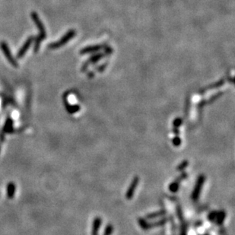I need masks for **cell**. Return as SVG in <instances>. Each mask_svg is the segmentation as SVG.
<instances>
[{
	"mask_svg": "<svg viewBox=\"0 0 235 235\" xmlns=\"http://www.w3.org/2000/svg\"><path fill=\"white\" fill-rule=\"evenodd\" d=\"M188 164H189L188 161L187 160L183 161V162H181V163L178 165V167L177 168V170L178 171H181V170H184L186 168H187V166H188Z\"/></svg>",
	"mask_w": 235,
	"mask_h": 235,
	"instance_id": "13",
	"label": "cell"
},
{
	"mask_svg": "<svg viewBox=\"0 0 235 235\" xmlns=\"http://www.w3.org/2000/svg\"><path fill=\"white\" fill-rule=\"evenodd\" d=\"M34 41V37H30L26 40V41L25 42L22 46L21 47V49L19 50L18 53L17 54V58L18 59H21V58L25 56V54L26 53V52L27 51L31 45L32 44V43Z\"/></svg>",
	"mask_w": 235,
	"mask_h": 235,
	"instance_id": "5",
	"label": "cell"
},
{
	"mask_svg": "<svg viewBox=\"0 0 235 235\" xmlns=\"http://www.w3.org/2000/svg\"><path fill=\"white\" fill-rule=\"evenodd\" d=\"M113 226L111 224H108L107 225V227H105V230H104V235H111L112 233H113Z\"/></svg>",
	"mask_w": 235,
	"mask_h": 235,
	"instance_id": "14",
	"label": "cell"
},
{
	"mask_svg": "<svg viewBox=\"0 0 235 235\" xmlns=\"http://www.w3.org/2000/svg\"><path fill=\"white\" fill-rule=\"evenodd\" d=\"M165 215V211H159V212H154V213H151V214L147 215L146 219H152V218H158L161 216H163Z\"/></svg>",
	"mask_w": 235,
	"mask_h": 235,
	"instance_id": "11",
	"label": "cell"
},
{
	"mask_svg": "<svg viewBox=\"0 0 235 235\" xmlns=\"http://www.w3.org/2000/svg\"><path fill=\"white\" fill-rule=\"evenodd\" d=\"M224 218H225V213L224 212H220L218 213H217V216H216V222L218 224H221L222 222H224Z\"/></svg>",
	"mask_w": 235,
	"mask_h": 235,
	"instance_id": "12",
	"label": "cell"
},
{
	"mask_svg": "<svg viewBox=\"0 0 235 235\" xmlns=\"http://www.w3.org/2000/svg\"><path fill=\"white\" fill-rule=\"evenodd\" d=\"M74 35V32L73 31H69V33L66 34L65 36H64L63 37H62L61 40H60L59 41H57V42L56 43H51V44L50 45V48L51 49H56V48H59L60 46H61L62 45L65 44L66 42H67L69 39H71L72 37H73Z\"/></svg>",
	"mask_w": 235,
	"mask_h": 235,
	"instance_id": "6",
	"label": "cell"
},
{
	"mask_svg": "<svg viewBox=\"0 0 235 235\" xmlns=\"http://www.w3.org/2000/svg\"><path fill=\"white\" fill-rule=\"evenodd\" d=\"M139 177L138 176H135V177L133 178L132 180L131 183L129 184V188H128L126 193V197L127 199H133V196L135 194V191L137 187L139 185Z\"/></svg>",
	"mask_w": 235,
	"mask_h": 235,
	"instance_id": "4",
	"label": "cell"
},
{
	"mask_svg": "<svg viewBox=\"0 0 235 235\" xmlns=\"http://www.w3.org/2000/svg\"><path fill=\"white\" fill-rule=\"evenodd\" d=\"M173 145H175V146H179L181 144V140H180V139L179 137L177 136L175 137V139H173Z\"/></svg>",
	"mask_w": 235,
	"mask_h": 235,
	"instance_id": "15",
	"label": "cell"
},
{
	"mask_svg": "<svg viewBox=\"0 0 235 235\" xmlns=\"http://www.w3.org/2000/svg\"><path fill=\"white\" fill-rule=\"evenodd\" d=\"M217 213L218 212H212L209 215H208V219L210 220V221H214L215 219L216 218V216H217Z\"/></svg>",
	"mask_w": 235,
	"mask_h": 235,
	"instance_id": "16",
	"label": "cell"
},
{
	"mask_svg": "<svg viewBox=\"0 0 235 235\" xmlns=\"http://www.w3.org/2000/svg\"><path fill=\"white\" fill-rule=\"evenodd\" d=\"M31 18L34 21V24L37 26V29L39 31V34L38 37L37 38L35 39L34 41V51L35 53H37V51L40 49V46H41V43L42 42V41L43 39L46 37V30H45V27L43 25L42 21L40 19L38 15H37L36 12H33L31 13Z\"/></svg>",
	"mask_w": 235,
	"mask_h": 235,
	"instance_id": "1",
	"label": "cell"
},
{
	"mask_svg": "<svg viewBox=\"0 0 235 235\" xmlns=\"http://www.w3.org/2000/svg\"><path fill=\"white\" fill-rule=\"evenodd\" d=\"M15 190H16V186L13 182H10L8 183L7 185V188H6V193H7V197L8 199H12L15 196Z\"/></svg>",
	"mask_w": 235,
	"mask_h": 235,
	"instance_id": "9",
	"label": "cell"
},
{
	"mask_svg": "<svg viewBox=\"0 0 235 235\" xmlns=\"http://www.w3.org/2000/svg\"><path fill=\"white\" fill-rule=\"evenodd\" d=\"M13 130V120L12 118H7L4 124V126H3V129H2L3 133H12Z\"/></svg>",
	"mask_w": 235,
	"mask_h": 235,
	"instance_id": "8",
	"label": "cell"
},
{
	"mask_svg": "<svg viewBox=\"0 0 235 235\" xmlns=\"http://www.w3.org/2000/svg\"><path fill=\"white\" fill-rule=\"evenodd\" d=\"M187 174L186 173H183L179 177L177 178V179H176L173 182V183H170V187H169V189H170V190L171 191L172 193H175V192H177V191L178 190V189H179L180 182L183 179H184V178L187 177Z\"/></svg>",
	"mask_w": 235,
	"mask_h": 235,
	"instance_id": "7",
	"label": "cell"
},
{
	"mask_svg": "<svg viewBox=\"0 0 235 235\" xmlns=\"http://www.w3.org/2000/svg\"><path fill=\"white\" fill-rule=\"evenodd\" d=\"M102 223V220L100 219V218L97 217L95 218L94 222H93L92 224V232L91 234L92 235H98V231L100 229V227Z\"/></svg>",
	"mask_w": 235,
	"mask_h": 235,
	"instance_id": "10",
	"label": "cell"
},
{
	"mask_svg": "<svg viewBox=\"0 0 235 235\" xmlns=\"http://www.w3.org/2000/svg\"><path fill=\"white\" fill-rule=\"evenodd\" d=\"M205 180H206V177L203 174H201L197 178L194 189H193V193H192V199L193 201H196L199 199V195H200L201 190H202V186L205 183Z\"/></svg>",
	"mask_w": 235,
	"mask_h": 235,
	"instance_id": "2",
	"label": "cell"
},
{
	"mask_svg": "<svg viewBox=\"0 0 235 235\" xmlns=\"http://www.w3.org/2000/svg\"><path fill=\"white\" fill-rule=\"evenodd\" d=\"M0 48H1L2 53H3V54L5 55L6 59L8 60V62L12 64L14 67H18V64L17 61L15 60V58H14L13 56H12V53H11V50H10L9 47H8V45L7 44L5 41H2V42L0 43Z\"/></svg>",
	"mask_w": 235,
	"mask_h": 235,
	"instance_id": "3",
	"label": "cell"
}]
</instances>
